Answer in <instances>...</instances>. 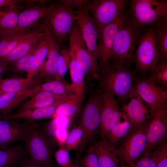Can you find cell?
I'll return each instance as SVG.
<instances>
[{
    "mask_svg": "<svg viewBox=\"0 0 167 167\" xmlns=\"http://www.w3.org/2000/svg\"><path fill=\"white\" fill-rule=\"evenodd\" d=\"M153 25L155 28L158 52V59L156 64L158 65L167 61V17Z\"/></svg>",
    "mask_w": 167,
    "mask_h": 167,
    "instance_id": "cell-31",
    "label": "cell"
},
{
    "mask_svg": "<svg viewBox=\"0 0 167 167\" xmlns=\"http://www.w3.org/2000/svg\"><path fill=\"white\" fill-rule=\"evenodd\" d=\"M122 109L134 129L145 125L150 118L148 111L135 89L130 96L128 102L124 104Z\"/></svg>",
    "mask_w": 167,
    "mask_h": 167,
    "instance_id": "cell-18",
    "label": "cell"
},
{
    "mask_svg": "<svg viewBox=\"0 0 167 167\" xmlns=\"http://www.w3.org/2000/svg\"><path fill=\"white\" fill-rule=\"evenodd\" d=\"M8 65L0 58V79L2 78L4 74L7 71Z\"/></svg>",
    "mask_w": 167,
    "mask_h": 167,
    "instance_id": "cell-47",
    "label": "cell"
},
{
    "mask_svg": "<svg viewBox=\"0 0 167 167\" xmlns=\"http://www.w3.org/2000/svg\"><path fill=\"white\" fill-rule=\"evenodd\" d=\"M35 92L40 91L49 92L61 97H66L76 93L71 84L62 79H54L42 83L34 88Z\"/></svg>",
    "mask_w": 167,
    "mask_h": 167,
    "instance_id": "cell-29",
    "label": "cell"
},
{
    "mask_svg": "<svg viewBox=\"0 0 167 167\" xmlns=\"http://www.w3.org/2000/svg\"><path fill=\"white\" fill-rule=\"evenodd\" d=\"M36 2V0H0V9L18 4H28Z\"/></svg>",
    "mask_w": 167,
    "mask_h": 167,
    "instance_id": "cell-44",
    "label": "cell"
},
{
    "mask_svg": "<svg viewBox=\"0 0 167 167\" xmlns=\"http://www.w3.org/2000/svg\"><path fill=\"white\" fill-rule=\"evenodd\" d=\"M49 28L44 22L29 36L23 39L6 56L0 58L7 65L28 54L35 47L43 33Z\"/></svg>",
    "mask_w": 167,
    "mask_h": 167,
    "instance_id": "cell-19",
    "label": "cell"
},
{
    "mask_svg": "<svg viewBox=\"0 0 167 167\" xmlns=\"http://www.w3.org/2000/svg\"><path fill=\"white\" fill-rule=\"evenodd\" d=\"M141 29L128 16L122 24L117 35L110 59L114 66L131 69L134 52Z\"/></svg>",
    "mask_w": 167,
    "mask_h": 167,
    "instance_id": "cell-1",
    "label": "cell"
},
{
    "mask_svg": "<svg viewBox=\"0 0 167 167\" xmlns=\"http://www.w3.org/2000/svg\"><path fill=\"white\" fill-rule=\"evenodd\" d=\"M28 154L26 148L21 145L0 149V167L22 166Z\"/></svg>",
    "mask_w": 167,
    "mask_h": 167,
    "instance_id": "cell-24",
    "label": "cell"
},
{
    "mask_svg": "<svg viewBox=\"0 0 167 167\" xmlns=\"http://www.w3.org/2000/svg\"><path fill=\"white\" fill-rule=\"evenodd\" d=\"M71 118L61 117L53 119L49 123L50 130L60 147L64 146Z\"/></svg>",
    "mask_w": 167,
    "mask_h": 167,
    "instance_id": "cell-32",
    "label": "cell"
},
{
    "mask_svg": "<svg viewBox=\"0 0 167 167\" xmlns=\"http://www.w3.org/2000/svg\"><path fill=\"white\" fill-rule=\"evenodd\" d=\"M119 167H128L127 166L121 159L120 160Z\"/></svg>",
    "mask_w": 167,
    "mask_h": 167,
    "instance_id": "cell-48",
    "label": "cell"
},
{
    "mask_svg": "<svg viewBox=\"0 0 167 167\" xmlns=\"http://www.w3.org/2000/svg\"><path fill=\"white\" fill-rule=\"evenodd\" d=\"M71 59V55L69 49L63 48L60 51L57 72L55 79H62L69 69Z\"/></svg>",
    "mask_w": 167,
    "mask_h": 167,
    "instance_id": "cell-39",
    "label": "cell"
},
{
    "mask_svg": "<svg viewBox=\"0 0 167 167\" xmlns=\"http://www.w3.org/2000/svg\"><path fill=\"white\" fill-rule=\"evenodd\" d=\"M60 51L59 44L55 41L49 49L47 60L45 62L38 73L45 82L55 79Z\"/></svg>",
    "mask_w": 167,
    "mask_h": 167,
    "instance_id": "cell-27",
    "label": "cell"
},
{
    "mask_svg": "<svg viewBox=\"0 0 167 167\" xmlns=\"http://www.w3.org/2000/svg\"><path fill=\"white\" fill-rule=\"evenodd\" d=\"M51 3L48 0H41L27 5L19 13L17 26L6 33L1 40L7 36L35 27L38 21L46 17Z\"/></svg>",
    "mask_w": 167,
    "mask_h": 167,
    "instance_id": "cell-13",
    "label": "cell"
},
{
    "mask_svg": "<svg viewBox=\"0 0 167 167\" xmlns=\"http://www.w3.org/2000/svg\"><path fill=\"white\" fill-rule=\"evenodd\" d=\"M70 48L75 53L78 68L85 76L91 74L92 61L82 39L79 28L76 20L69 33Z\"/></svg>",
    "mask_w": 167,
    "mask_h": 167,
    "instance_id": "cell-16",
    "label": "cell"
},
{
    "mask_svg": "<svg viewBox=\"0 0 167 167\" xmlns=\"http://www.w3.org/2000/svg\"><path fill=\"white\" fill-rule=\"evenodd\" d=\"M20 167H43L40 164L30 158L28 159Z\"/></svg>",
    "mask_w": 167,
    "mask_h": 167,
    "instance_id": "cell-46",
    "label": "cell"
},
{
    "mask_svg": "<svg viewBox=\"0 0 167 167\" xmlns=\"http://www.w3.org/2000/svg\"><path fill=\"white\" fill-rule=\"evenodd\" d=\"M3 94V93L0 92V97H1Z\"/></svg>",
    "mask_w": 167,
    "mask_h": 167,
    "instance_id": "cell-49",
    "label": "cell"
},
{
    "mask_svg": "<svg viewBox=\"0 0 167 167\" xmlns=\"http://www.w3.org/2000/svg\"><path fill=\"white\" fill-rule=\"evenodd\" d=\"M45 82L38 74L31 78H2L0 79V92L3 94L22 92L32 89Z\"/></svg>",
    "mask_w": 167,
    "mask_h": 167,
    "instance_id": "cell-21",
    "label": "cell"
},
{
    "mask_svg": "<svg viewBox=\"0 0 167 167\" xmlns=\"http://www.w3.org/2000/svg\"><path fill=\"white\" fill-rule=\"evenodd\" d=\"M55 158L60 167H74L77 163H72L69 152L64 148L61 147L54 154Z\"/></svg>",
    "mask_w": 167,
    "mask_h": 167,
    "instance_id": "cell-42",
    "label": "cell"
},
{
    "mask_svg": "<svg viewBox=\"0 0 167 167\" xmlns=\"http://www.w3.org/2000/svg\"><path fill=\"white\" fill-rule=\"evenodd\" d=\"M136 75L131 69L109 64L100 70V90L114 96L125 103L135 90Z\"/></svg>",
    "mask_w": 167,
    "mask_h": 167,
    "instance_id": "cell-2",
    "label": "cell"
},
{
    "mask_svg": "<svg viewBox=\"0 0 167 167\" xmlns=\"http://www.w3.org/2000/svg\"><path fill=\"white\" fill-rule=\"evenodd\" d=\"M27 5L18 4L6 7L5 13L0 17V40L7 32L17 26L19 13Z\"/></svg>",
    "mask_w": 167,
    "mask_h": 167,
    "instance_id": "cell-30",
    "label": "cell"
},
{
    "mask_svg": "<svg viewBox=\"0 0 167 167\" xmlns=\"http://www.w3.org/2000/svg\"><path fill=\"white\" fill-rule=\"evenodd\" d=\"M64 4L69 7L74 9L76 8L77 9L84 5L87 0H61Z\"/></svg>",
    "mask_w": 167,
    "mask_h": 167,
    "instance_id": "cell-45",
    "label": "cell"
},
{
    "mask_svg": "<svg viewBox=\"0 0 167 167\" xmlns=\"http://www.w3.org/2000/svg\"><path fill=\"white\" fill-rule=\"evenodd\" d=\"M70 96L48 106L31 109L18 113H10L2 117L13 119H23L29 123L46 118H51L60 104Z\"/></svg>",
    "mask_w": 167,
    "mask_h": 167,
    "instance_id": "cell-22",
    "label": "cell"
},
{
    "mask_svg": "<svg viewBox=\"0 0 167 167\" xmlns=\"http://www.w3.org/2000/svg\"><path fill=\"white\" fill-rule=\"evenodd\" d=\"M151 115L147 123V145L142 156L149 155L153 148L167 138V103L163 104Z\"/></svg>",
    "mask_w": 167,
    "mask_h": 167,
    "instance_id": "cell-11",
    "label": "cell"
},
{
    "mask_svg": "<svg viewBox=\"0 0 167 167\" xmlns=\"http://www.w3.org/2000/svg\"><path fill=\"white\" fill-rule=\"evenodd\" d=\"M45 19L54 40L60 45L65 41L76 20V12L60 0L51 3Z\"/></svg>",
    "mask_w": 167,
    "mask_h": 167,
    "instance_id": "cell-7",
    "label": "cell"
},
{
    "mask_svg": "<svg viewBox=\"0 0 167 167\" xmlns=\"http://www.w3.org/2000/svg\"><path fill=\"white\" fill-rule=\"evenodd\" d=\"M35 93L33 88L19 92L4 93L0 97V117L11 113L14 109Z\"/></svg>",
    "mask_w": 167,
    "mask_h": 167,
    "instance_id": "cell-26",
    "label": "cell"
},
{
    "mask_svg": "<svg viewBox=\"0 0 167 167\" xmlns=\"http://www.w3.org/2000/svg\"><path fill=\"white\" fill-rule=\"evenodd\" d=\"M67 96H60L47 91H38L33 94L28 101L20 104L16 113L46 107Z\"/></svg>",
    "mask_w": 167,
    "mask_h": 167,
    "instance_id": "cell-25",
    "label": "cell"
},
{
    "mask_svg": "<svg viewBox=\"0 0 167 167\" xmlns=\"http://www.w3.org/2000/svg\"><path fill=\"white\" fill-rule=\"evenodd\" d=\"M36 46L27 54L10 64L7 71H10L15 74L24 73L27 74L33 69L35 65Z\"/></svg>",
    "mask_w": 167,
    "mask_h": 167,
    "instance_id": "cell-36",
    "label": "cell"
},
{
    "mask_svg": "<svg viewBox=\"0 0 167 167\" xmlns=\"http://www.w3.org/2000/svg\"><path fill=\"white\" fill-rule=\"evenodd\" d=\"M99 91L102 96V103L99 133L101 139H104L122 117L123 113L120 111L119 102L114 96Z\"/></svg>",
    "mask_w": 167,
    "mask_h": 167,
    "instance_id": "cell-15",
    "label": "cell"
},
{
    "mask_svg": "<svg viewBox=\"0 0 167 167\" xmlns=\"http://www.w3.org/2000/svg\"><path fill=\"white\" fill-rule=\"evenodd\" d=\"M92 146L100 167H119L120 160L117 150L105 138L101 139Z\"/></svg>",
    "mask_w": 167,
    "mask_h": 167,
    "instance_id": "cell-20",
    "label": "cell"
},
{
    "mask_svg": "<svg viewBox=\"0 0 167 167\" xmlns=\"http://www.w3.org/2000/svg\"><path fill=\"white\" fill-rule=\"evenodd\" d=\"M84 5L99 29L116 20L126 10L129 1L87 0Z\"/></svg>",
    "mask_w": 167,
    "mask_h": 167,
    "instance_id": "cell-8",
    "label": "cell"
},
{
    "mask_svg": "<svg viewBox=\"0 0 167 167\" xmlns=\"http://www.w3.org/2000/svg\"><path fill=\"white\" fill-rule=\"evenodd\" d=\"M121 119L112 128L105 139L116 147L119 140L124 137L130 131L134 129V127L123 112Z\"/></svg>",
    "mask_w": 167,
    "mask_h": 167,
    "instance_id": "cell-34",
    "label": "cell"
},
{
    "mask_svg": "<svg viewBox=\"0 0 167 167\" xmlns=\"http://www.w3.org/2000/svg\"><path fill=\"white\" fill-rule=\"evenodd\" d=\"M16 119L0 117V148L9 147L11 144L23 140L29 129L30 123L20 122Z\"/></svg>",
    "mask_w": 167,
    "mask_h": 167,
    "instance_id": "cell-17",
    "label": "cell"
},
{
    "mask_svg": "<svg viewBox=\"0 0 167 167\" xmlns=\"http://www.w3.org/2000/svg\"><path fill=\"white\" fill-rule=\"evenodd\" d=\"M128 16L142 29L167 17V0H130Z\"/></svg>",
    "mask_w": 167,
    "mask_h": 167,
    "instance_id": "cell-5",
    "label": "cell"
},
{
    "mask_svg": "<svg viewBox=\"0 0 167 167\" xmlns=\"http://www.w3.org/2000/svg\"><path fill=\"white\" fill-rule=\"evenodd\" d=\"M127 166L128 167H156V162L150 154L142 156L133 163Z\"/></svg>",
    "mask_w": 167,
    "mask_h": 167,
    "instance_id": "cell-43",
    "label": "cell"
},
{
    "mask_svg": "<svg viewBox=\"0 0 167 167\" xmlns=\"http://www.w3.org/2000/svg\"><path fill=\"white\" fill-rule=\"evenodd\" d=\"M158 59L155 28L152 25L144 28L134 52L133 62L134 72L144 77L156 65Z\"/></svg>",
    "mask_w": 167,
    "mask_h": 167,
    "instance_id": "cell-4",
    "label": "cell"
},
{
    "mask_svg": "<svg viewBox=\"0 0 167 167\" xmlns=\"http://www.w3.org/2000/svg\"><path fill=\"white\" fill-rule=\"evenodd\" d=\"M58 167L55 166H54L53 165H51V166H49V167Z\"/></svg>",
    "mask_w": 167,
    "mask_h": 167,
    "instance_id": "cell-50",
    "label": "cell"
},
{
    "mask_svg": "<svg viewBox=\"0 0 167 167\" xmlns=\"http://www.w3.org/2000/svg\"><path fill=\"white\" fill-rule=\"evenodd\" d=\"M102 101L97 92L93 93L83 107L79 124L83 132L81 144L78 149L76 159L79 160L85 148L99 131Z\"/></svg>",
    "mask_w": 167,
    "mask_h": 167,
    "instance_id": "cell-6",
    "label": "cell"
},
{
    "mask_svg": "<svg viewBox=\"0 0 167 167\" xmlns=\"http://www.w3.org/2000/svg\"><path fill=\"white\" fill-rule=\"evenodd\" d=\"M83 132L79 124L74 127L68 133L64 148L69 152L73 150H78L82 142Z\"/></svg>",
    "mask_w": 167,
    "mask_h": 167,
    "instance_id": "cell-38",
    "label": "cell"
},
{
    "mask_svg": "<svg viewBox=\"0 0 167 167\" xmlns=\"http://www.w3.org/2000/svg\"><path fill=\"white\" fill-rule=\"evenodd\" d=\"M55 41L50 32L47 29L42 34L35 48V62L33 69L27 74V77L31 78L37 75L44 63L49 49Z\"/></svg>",
    "mask_w": 167,
    "mask_h": 167,
    "instance_id": "cell-23",
    "label": "cell"
},
{
    "mask_svg": "<svg viewBox=\"0 0 167 167\" xmlns=\"http://www.w3.org/2000/svg\"><path fill=\"white\" fill-rule=\"evenodd\" d=\"M151 153L155 159L156 167H167V143L164 141L157 145Z\"/></svg>",
    "mask_w": 167,
    "mask_h": 167,
    "instance_id": "cell-40",
    "label": "cell"
},
{
    "mask_svg": "<svg viewBox=\"0 0 167 167\" xmlns=\"http://www.w3.org/2000/svg\"><path fill=\"white\" fill-rule=\"evenodd\" d=\"M76 12V21L87 50L92 61L91 75L94 78L99 79L100 69L98 65L99 58L98 28L84 5L78 8Z\"/></svg>",
    "mask_w": 167,
    "mask_h": 167,
    "instance_id": "cell-3",
    "label": "cell"
},
{
    "mask_svg": "<svg viewBox=\"0 0 167 167\" xmlns=\"http://www.w3.org/2000/svg\"><path fill=\"white\" fill-rule=\"evenodd\" d=\"M0 149H1L0 148Z\"/></svg>",
    "mask_w": 167,
    "mask_h": 167,
    "instance_id": "cell-51",
    "label": "cell"
},
{
    "mask_svg": "<svg viewBox=\"0 0 167 167\" xmlns=\"http://www.w3.org/2000/svg\"><path fill=\"white\" fill-rule=\"evenodd\" d=\"M154 84L167 90V63L156 65L150 70L144 77Z\"/></svg>",
    "mask_w": 167,
    "mask_h": 167,
    "instance_id": "cell-37",
    "label": "cell"
},
{
    "mask_svg": "<svg viewBox=\"0 0 167 167\" xmlns=\"http://www.w3.org/2000/svg\"><path fill=\"white\" fill-rule=\"evenodd\" d=\"M126 11L113 22L99 29L98 65L100 71L110 63V58L116 38L126 16Z\"/></svg>",
    "mask_w": 167,
    "mask_h": 167,
    "instance_id": "cell-12",
    "label": "cell"
},
{
    "mask_svg": "<svg viewBox=\"0 0 167 167\" xmlns=\"http://www.w3.org/2000/svg\"><path fill=\"white\" fill-rule=\"evenodd\" d=\"M78 167H100L97 156L92 146L81 159Z\"/></svg>",
    "mask_w": 167,
    "mask_h": 167,
    "instance_id": "cell-41",
    "label": "cell"
},
{
    "mask_svg": "<svg viewBox=\"0 0 167 167\" xmlns=\"http://www.w3.org/2000/svg\"><path fill=\"white\" fill-rule=\"evenodd\" d=\"M85 96V94L76 93L70 96L59 105L51 118L61 117L71 118L77 115L80 110Z\"/></svg>",
    "mask_w": 167,
    "mask_h": 167,
    "instance_id": "cell-28",
    "label": "cell"
},
{
    "mask_svg": "<svg viewBox=\"0 0 167 167\" xmlns=\"http://www.w3.org/2000/svg\"><path fill=\"white\" fill-rule=\"evenodd\" d=\"M135 90L152 114L166 103L167 90H164L144 77L136 76L134 82Z\"/></svg>",
    "mask_w": 167,
    "mask_h": 167,
    "instance_id": "cell-14",
    "label": "cell"
},
{
    "mask_svg": "<svg viewBox=\"0 0 167 167\" xmlns=\"http://www.w3.org/2000/svg\"><path fill=\"white\" fill-rule=\"evenodd\" d=\"M69 50L71 55L69 67L71 81V84L76 93L85 94L86 89L85 76L78 68L73 50L70 48Z\"/></svg>",
    "mask_w": 167,
    "mask_h": 167,
    "instance_id": "cell-35",
    "label": "cell"
},
{
    "mask_svg": "<svg viewBox=\"0 0 167 167\" xmlns=\"http://www.w3.org/2000/svg\"><path fill=\"white\" fill-rule=\"evenodd\" d=\"M38 27L7 36L0 40V58L9 54L23 39L29 36Z\"/></svg>",
    "mask_w": 167,
    "mask_h": 167,
    "instance_id": "cell-33",
    "label": "cell"
},
{
    "mask_svg": "<svg viewBox=\"0 0 167 167\" xmlns=\"http://www.w3.org/2000/svg\"><path fill=\"white\" fill-rule=\"evenodd\" d=\"M23 140L30 158L40 164L43 167L53 165L50 144L46 136L37 126L30 123L29 130Z\"/></svg>",
    "mask_w": 167,
    "mask_h": 167,
    "instance_id": "cell-9",
    "label": "cell"
},
{
    "mask_svg": "<svg viewBox=\"0 0 167 167\" xmlns=\"http://www.w3.org/2000/svg\"><path fill=\"white\" fill-rule=\"evenodd\" d=\"M147 123L134 129L117 150L119 158L127 165L133 163L143 154L147 145Z\"/></svg>",
    "mask_w": 167,
    "mask_h": 167,
    "instance_id": "cell-10",
    "label": "cell"
}]
</instances>
